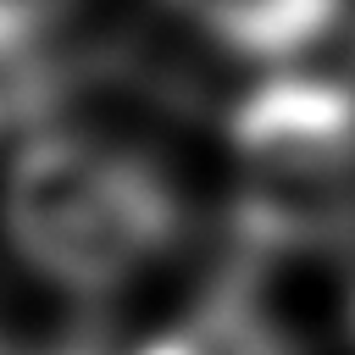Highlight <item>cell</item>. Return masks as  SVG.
<instances>
[{"label":"cell","mask_w":355,"mask_h":355,"mask_svg":"<svg viewBox=\"0 0 355 355\" xmlns=\"http://www.w3.org/2000/svg\"><path fill=\"white\" fill-rule=\"evenodd\" d=\"M189 22H200L211 39L250 61H288L327 39V28L344 17V0H166Z\"/></svg>","instance_id":"cell-3"},{"label":"cell","mask_w":355,"mask_h":355,"mask_svg":"<svg viewBox=\"0 0 355 355\" xmlns=\"http://www.w3.org/2000/svg\"><path fill=\"white\" fill-rule=\"evenodd\" d=\"M233 222L255 255H322L355 239V83L272 72L233 122Z\"/></svg>","instance_id":"cell-2"},{"label":"cell","mask_w":355,"mask_h":355,"mask_svg":"<svg viewBox=\"0 0 355 355\" xmlns=\"http://www.w3.org/2000/svg\"><path fill=\"white\" fill-rule=\"evenodd\" d=\"M349 327H355V311H349Z\"/></svg>","instance_id":"cell-7"},{"label":"cell","mask_w":355,"mask_h":355,"mask_svg":"<svg viewBox=\"0 0 355 355\" xmlns=\"http://www.w3.org/2000/svg\"><path fill=\"white\" fill-rule=\"evenodd\" d=\"M183 200L128 139L39 128L6 178V239L67 294H111L172 250Z\"/></svg>","instance_id":"cell-1"},{"label":"cell","mask_w":355,"mask_h":355,"mask_svg":"<svg viewBox=\"0 0 355 355\" xmlns=\"http://www.w3.org/2000/svg\"><path fill=\"white\" fill-rule=\"evenodd\" d=\"M133 355H294V338L250 288H222Z\"/></svg>","instance_id":"cell-4"},{"label":"cell","mask_w":355,"mask_h":355,"mask_svg":"<svg viewBox=\"0 0 355 355\" xmlns=\"http://www.w3.org/2000/svg\"><path fill=\"white\" fill-rule=\"evenodd\" d=\"M55 89L61 72L50 67L44 44H0V128L39 116Z\"/></svg>","instance_id":"cell-5"},{"label":"cell","mask_w":355,"mask_h":355,"mask_svg":"<svg viewBox=\"0 0 355 355\" xmlns=\"http://www.w3.org/2000/svg\"><path fill=\"white\" fill-rule=\"evenodd\" d=\"M72 0H0V44H39Z\"/></svg>","instance_id":"cell-6"},{"label":"cell","mask_w":355,"mask_h":355,"mask_svg":"<svg viewBox=\"0 0 355 355\" xmlns=\"http://www.w3.org/2000/svg\"><path fill=\"white\" fill-rule=\"evenodd\" d=\"M0 355H6V349H0Z\"/></svg>","instance_id":"cell-8"}]
</instances>
